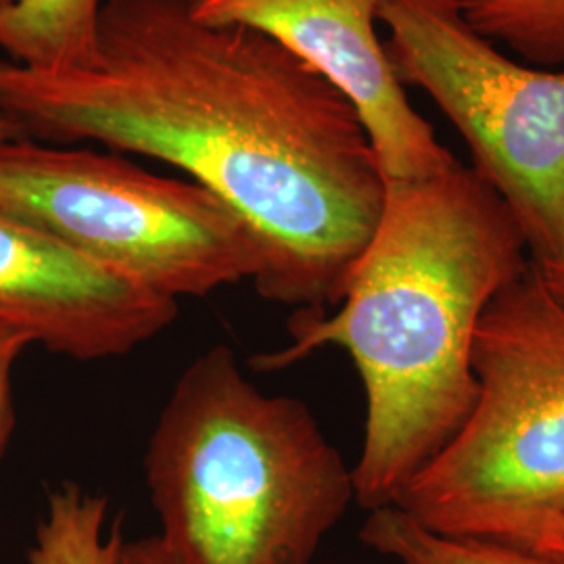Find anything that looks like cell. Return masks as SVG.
I'll list each match as a JSON object with an SVG mask.
<instances>
[{
    "label": "cell",
    "instance_id": "11",
    "mask_svg": "<svg viewBox=\"0 0 564 564\" xmlns=\"http://www.w3.org/2000/svg\"><path fill=\"white\" fill-rule=\"evenodd\" d=\"M360 540L400 564H547L510 545L433 533L395 506L372 510Z\"/></svg>",
    "mask_w": 564,
    "mask_h": 564
},
{
    "label": "cell",
    "instance_id": "12",
    "mask_svg": "<svg viewBox=\"0 0 564 564\" xmlns=\"http://www.w3.org/2000/svg\"><path fill=\"white\" fill-rule=\"evenodd\" d=\"M477 34L523 59L564 65V0H444Z\"/></svg>",
    "mask_w": 564,
    "mask_h": 564
},
{
    "label": "cell",
    "instance_id": "16",
    "mask_svg": "<svg viewBox=\"0 0 564 564\" xmlns=\"http://www.w3.org/2000/svg\"><path fill=\"white\" fill-rule=\"evenodd\" d=\"M535 265L540 268L550 291L564 303V258L552 260V262L535 263Z\"/></svg>",
    "mask_w": 564,
    "mask_h": 564
},
{
    "label": "cell",
    "instance_id": "10",
    "mask_svg": "<svg viewBox=\"0 0 564 564\" xmlns=\"http://www.w3.org/2000/svg\"><path fill=\"white\" fill-rule=\"evenodd\" d=\"M121 542L120 524H107V500L63 484L48 494L28 563L116 564Z\"/></svg>",
    "mask_w": 564,
    "mask_h": 564
},
{
    "label": "cell",
    "instance_id": "13",
    "mask_svg": "<svg viewBox=\"0 0 564 564\" xmlns=\"http://www.w3.org/2000/svg\"><path fill=\"white\" fill-rule=\"evenodd\" d=\"M32 341L18 330L0 326V458L11 442L15 408H13V372L15 364Z\"/></svg>",
    "mask_w": 564,
    "mask_h": 564
},
{
    "label": "cell",
    "instance_id": "7",
    "mask_svg": "<svg viewBox=\"0 0 564 564\" xmlns=\"http://www.w3.org/2000/svg\"><path fill=\"white\" fill-rule=\"evenodd\" d=\"M381 0H188L195 20L247 25L307 63L356 107L384 181H412L456 158L408 102L377 34Z\"/></svg>",
    "mask_w": 564,
    "mask_h": 564
},
{
    "label": "cell",
    "instance_id": "18",
    "mask_svg": "<svg viewBox=\"0 0 564 564\" xmlns=\"http://www.w3.org/2000/svg\"><path fill=\"white\" fill-rule=\"evenodd\" d=\"M15 2H18V0H0V11H2V9H9V7L15 4Z\"/></svg>",
    "mask_w": 564,
    "mask_h": 564
},
{
    "label": "cell",
    "instance_id": "17",
    "mask_svg": "<svg viewBox=\"0 0 564 564\" xmlns=\"http://www.w3.org/2000/svg\"><path fill=\"white\" fill-rule=\"evenodd\" d=\"M15 139H25L23 130L20 128V123H15L4 116H0V142L2 141H15Z\"/></svg>",
    "mask_w": 564,
    "mask_h": 564
},
{
    "label": "cell",
    "instance_id": "1",
    "mask_svg": "<svg viewBox=\"0 0 564 564\" xmlns=\"http://www.w3.org/2000/svg\"><path fill=\"white\" fill-rule=\"evenodd\" d=\"M25 139L97 142L186 172L258 242L268 302L326 312L372 239L383 170L356 107L282 44L195 20L188 0H105L90 63L0 61Z\"/></svg>",
    "mask_w": 564,
    "mask_h": 564
},
{
    "label": "cell",
    "instance_id": "9",
    "mask_svg": "<svg viewBox=\"0 0 564 564\" xmlns=\"http://www.w3.org/2000/svg\"><path fill=\"white\" fill-rule=\"evenodd\" d=\"M102 0H18L0 11V48L36 69L82 67L95 57Z\"/></svg>",
    "mask_w": 564,
    "mask_h": 564
},
{
    "label": "cell",
    "instance_id": "15",
    "mask_svg": "<svg viewBox=\"0 0 564 564\" xmlns=\"http://www.w3.org/2000/svg\"><path fill=\"white\" fill-rule=\"evenodd\" d=\"M116 564H181L160 535L121 542Z\"/></svg>",
    "mask_w": 564,
    "mask_h": 564
},
{
    "label": "cell",
    "instance_id": "8",
    "mask_svg": "<svg viewBox=\"0 0 564 564\" xmlns=\"http://www.w3.org/2000/svg\"><path fill=\"white\" fill-rule=\"evenodd\" d=\"M178 316L142 289L0 209V326L80 362L121 358Z\"/></svg>",
    "mask_w": 564,
    "mask_h": 564
},
{
    "label": "cell",
    "instance_id": "3",
    "mask_svg": "<svg viewBox=\"0 0 564 564\" xmlns=\"http://www.w3.org/2000/svg\"><path fill=\"white\" fill-rule=\"evenodd\" d=\"M144 475L181 564H310L356 500L354 468L310 408L260 391L226 345L184 368Z\"/></svg>",
    "mask_w": 564,
    "mask_h": 564
},
{
    "label": "cell",
    "instance_id": "4",
    "mask_svg": "<svg viewBox=\"0 0 564 564\" xmlns=\"http://www.w3.org/2000/svg\"><path fill=\"white\" fill-rule=\"evenodd\" d=\"M477 398L395 500L424 529L514 545L564 512V303L531 260L485 307Z\"/></svg>",
    "mask_w": 564,
    "mask_h": 564
},
{
    "label": "cell",
    "instance_id": "2",
    "mask_svg": "<svg viewBox=\"0 0 564 564\" xmlns=\"http://www.w3.org/2000/svg\"><path fill=\"white\" fill-rule=\"evenodd\" d=\"M523 228L475 167L458 160L387 181L383 212L335 312L303 310L291 343L260 354L262 372L341 347L366 393L356 502L395 505L403 487L463 426L475 398L473 345L485 307L527 260Z\"/></svg>",
    "mask_w": 564,
    "mask_h": 564
},
{
    "label": "cell",
    "instance_id": "5",
    "mask_svg": "<svg viewBox=\"0 0 564 564\" xmlns=\"http://www.w3.org/2000/svg\"><path fill=\"white\" fill-rule=\"evenodd\" d=\"M0 209L174 302L253 281L262 268L249 228L202 184L93 149L0 142Z\"/></svg>",
    "mask_w": 564,
    "mask_h": 564
},
{
    "label": "cell",
    "instance_id": "14",
    "mask_svg": "<svg viewBox=\"0 0 564 564\" xmlns=\"http://www.w3.org/2000/svg\"><path fill=\"white\" fill-rule=\"evenodd\" d=\"M514 547L538 556L544 563L564 564V512L533 529Z\"/></svg>",
    "mask_w": 564,
    "mask_h": 564
},
{
    "label": "cell",
    "instance_id": "6",
    "mask_svg": "<svg viewBox=\"0 0 564 564\" xmlns=\"http://www.w3.org/2000/svg\"><path fill=\"white\" fill-rule=\"evenodd\" d=\"M379 21L398 80L458 128L473 167L521 224L531 260L564 258V67L508 59L444 0H381Z\"/></svg>",
    "mask_w": 564,
    "mask_h": 564
}]
</instances>
